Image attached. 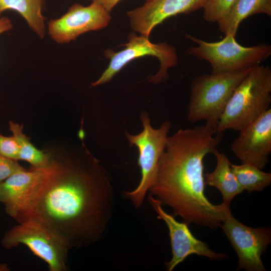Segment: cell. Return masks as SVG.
<instances>
[{
    "mask_svg": "<svg viewBox=\"0 0 271 271\" xmlns=\"http://www.w3.org/2000/svg\"><path fill=\"white\" fill-rule=\"evenodd\" d=\"M111 179L88 152L63 160L51 158L47 173L16 218H31L48 227L70 248L103 237L114 206Z\"/></svg>",
    "mask_w": 271,
    "mask_h": 271,
    "instance_id": "6da1fadb",
    "label": "cell"
},
{
    "mask_svg": "<svg viewBox=\"0 0 271 271\" xmlns=\"http://www.w3.org/2000/svg\"><path fill=\"white\" fill-rule=\"evenodd\" d=\"M217 122L206 121L193 128L180 129L169 136L149 189L162 205L172 208L187 224L215 229L220 226L229 206L211 203L205 195L203 160L220 144Z\"/></svg>",
    "mask_w": 271,
    "mask_h": 271,
    "instance_id": "7a4b0ae2",
    "label": "cell"
},
{
    "mask_svg": "<svg viewBox=\"0 0 271 271\" xmlns=\"http://www.w3.org/2000/svg\"><path fill=\"white\" fill-rule=\"evenodd\" d=\"M271 103V69L256 65L237 86L217 126L218 133L240 131L265 112Z\"/></svg>",
    "mask_w": 271,
    "mask_h": 271,
    "instance_id": "3957f363",
    "label": "cell"
},
{
    "mask_svg": "<svg viewBox=\"0 0 271 271\" xmlns=\"http://www.w3.org/2000/svg\"><path fill=\"white\" fill-rule=\"evenodd\" d=\"M250 69L233 73H211L195 78L191 85L188 121L218 123L234 90Z\"/></svg>",
    "mask_w": 271,
    "mask_h": 271,
    "instance_id": "277c9868",
    "label": "cell"
},
{
    "mask_svg": "<svg viewBox=\"0 0 271 271\" xmlns=\"http://www.w3.org/2000/svg\"><path fill=\"white\" fill-rule=\"evenodd\" d=\"M187 38L197 43L188 54L208 61L212 73L240 72L259 65L271 55V46L262 43L252 47H244L235 40V37L225 35L221 41L208 42L189 35Z\"/></svg>",
    "mask_w": 271,
    "mask_h": 271,
    "instance_id": "5b68a950",
    "label": "cell"
},
{
    "mask_svg": "<svg viewBox=\"0 0 271 271\" xmlns=\"http://www.w3.org/2000/svg\"><path fill=\"white\" fill-rule=\"evenodd\" d=\"M7 231L2 245L10 249L19 245L26 246L32 253L45 261L50 271L68 270V252L65 242L48 227L29 218Z\"/></svg>",
    "mask_w": 271,
    "mask_h": 271,
    "instance_id": "8992f818",
    "label": "cell"
},
{
    "mask_svg": "<svg viewBox=\"0 0 271 271\" xmlns=\"http://www.w3.org/2000/svg\"><path fill=\"white\" fill-rule=\"evenodd\" d=\"M140 118L143 125L140 133L133 135L125 132L130 146L137 147L139 151L138 162L141 171V181L134 190L124 192L125 196L137 208L143 205L146 195L154 182L159 159L171 127L170 122L166 120L159 128H154L146 111L141 113Z\"/></svg>",
    "mask_w": 271,
    "mask_h": 271,
    "instance_id": "52a82bcc",
    "label": "cell"
},
{
    "mask_svg": "<svg viewBox=\"0 0 271 271\" xmlns=\"http://www.w3.org/2000/svg\"><path fill=\"white\" fill-rule=\"evenodd\" d=\"M128 41L121 45L124 48L119 52H115L110 49L104 52L105 57L110 60L109 64L100 77L91 83L92 87L109 82L128 63L145 56L156 57L160 63L158 72L149 78V81L153 83L164 81L168 76V70L177 64L176 50L166 43L154 44L148 37L143 35L138 36L134 33L129 35Z\"/></svg>",
    "mask_w": 271,
    "mask_h": 271,
    "instance_id": "ba28073f",
    "label": "cell"
},
{
    "mask_svg": "<svg viewBox=\"0 0 271 271\" xmlns=\"http://www.w3.org/2000/svg\"><path fill=\"white\" fill-rule=\"evenodd\" d=\"M220 226L237 255V270H265L261 256L271 242L270 228L248 227L236 219L231 211Z\"/></svg>",
    "mask_w": 271,
    "mask_h": 271,
    "instance_id": "9c48e42d",
    "label": "cell"
},
{
    "mask_svg": "<svg viewBox=\"0 0 271 271\" xmlns=\"http://www.w3.org/2000/svg\"><path fill=\"white\" fill-rule=\"evenodd\" d=\"M111 20L109 13L100 5H71L60 17L49 20L48 33L55 42L64 44L75 41L82 34L106 27Z\"/></svg>",
    "mask_w": 271,
    "mask_h": 271,
    "instance_id": "30bf717a",
    "label": "cell"
},
{
    "mask_svg": "<svg viewBox=\"0 0 271 271\" xmlns=\"http://www.w3.org/2000/svg\"><path fill=\"white\" fill-rule=\"evenodd\" d=\"M148 197L151 205L158 214L157 218L163 220L168 228L172 257L170 261L165 263L168 270H173L191 254L201 255L215 260L227 257L224 253L213 251L206 243L196 238L188 224L184 222H178L173 216L167 213L158 199L151 194Z\"/></svg>",
    "mask_w": 271,
    "mask_h": 271,
    "instance_id": "8fae6325",
    "label": "cell"
},
{
    "mask_svg": "<svg viewBox=\"0 0 271 271\" xmlns=\"http://www.w3.org/2000/svg\"><path fill=\"white\" fill-rule=\"evenodd\" d=\"M230 150L242 163L262 170L271 153V108L240 130Z\"/></svg>",
    "mask_w": 271,
    "mask_h": 271,
    "instance_id": "7c38bea8",
    "label": "cell"
},
{
    "mask_svg": "<svg viewBox=\"0 0 271 271\" xmlns=\"http://www.w3.org/2000/svg\"><path fill=\"white\" fill-rule=\"evenodd\" d=\"M208 0H147L127 12L132 29L149 38L154 27L166 19L203 8Z\"/></svg>",
    "mask_w": 271,
    "mask_h": 271,
    "instance_id": "4fadbf2b",
    "label": "cell"
},
{
    "mask_svg": "<svg viewBox=\"0 0 271 271\" xmlns=\"http://www.w3.org/2000/svg\"><path fill=\"white\" fill-rule=\"evenodd\" d=\"M47 171L48 166L30 170L25 169L0 182V203L4 204L9 216L15 220Z\"/></svg>",
    "mask_w": 271,
    "mask_h": 271,
    "instance_id": "5bb4252c",
    "label": "cell"
},
{
    "mask_svg": "<svg viewBox=\"0 0 271 271\" xmlns=\"http://www.w3.org/2000/svg\"><path fill=\"white\" fill-rule=\"evenodd\" d=\"M212 154L216 160L214 170L204 174L205 185L216 188L221 193L223 203L229 206L232 199L244 190L238 183L227 156L216 149Z\"/></svg>",
    "mask_w": 271,
    "mask_h": 271,
    "instance_id": "9a60e30c",
    "label": "cell"
},
{
    "mask_svg": "<svg viewBox=\"0 0 271 271\" xmlns=\"http://www.w3.org/2000/svg\"><path fill=\"white\" fill-rule=\"evenodd\" d=\"M258 14L271 15V0H235L217 23L225 35L235 37L240 24L247 17Z\"/></svg>",
    "mask_w": 271,
    "mask_h": 271,
    "instance_id": "2e32d148",
    "label": "cell"
},
{
    "mask_svg": "<svg viewBox=\"0 0 271 271\" xmlns=\"http://www.w3.org/2000/svg\"><path fill=\"white\" fill-rule=\"evenodd\" d=\"M45 7V0H0V18L5 11H15L38 37L43 39L46 32L45 18L43 15Z\"/></svg>",
    "mask_w": 271,
    "mask_h": 271,
    "instance_id": "e0dca14e",
    "label": "cell"
},
{
    "mask_svg": "<svg viewBox=\"0 0 271 271\" xmlns=\"http://www.w3.org/2000/svg\"><path fill=\"white\" fill-rule=\"evenodd\" d=\"M9 128L18 145V160L28 162L33 168H43L48 166L52 158L51 155L39 150L33 145L24 133L22 124L10 121Z\"/></svg>",
    "mask_w": 271,
    "mask_h": 271,
    "instance_id": "ac0fdd59",
    "label": "cell"
},
{
    "mask_svg": "<svg viewBox=\"0 0 271 271\" xmlns=\"http://www.w3.org/2000/svg\"><path fill=\"white\" fill-rule=\"evenodd\" d=\"M231 168L240 186L248 193L262 191L271 184V173L253 165L231 163Z\"/></svg>",
    "mask_w": 271,
    "mask_h": 271,
    "instance_id": "d6986e66",
    "label": "cell"
},
{
    "mask_svg": "<svg viewBox=\"0 0 271 271\" xmlns=\"http://www.w3.org/2000/svg\"><path fill=\"white\" fill-rule=\"evenodd\" d=\"M235 0H208L203 9L204 19L217 22L227 12Z\"/></svg>",
    "mask_w": 271,
    "mask_h": 271,
    "instance_id": "ffe728a7",
    "label": "cell"
},
{
    "mask_svg": "<svg viewBox=\"0 0 271 271\" xmlns=\"http://www.w3.org/2000/svg\"><path fill=\"white\" fill-rule=\"evenodd\" d=\"M0 154L18 161L19 147L14 136L6 137L0 133Z\"/></svg>",
    "mask_w": 271,
    "mask_h": 271,
    "instance_id": "44dd1931",
    "label": "cell"
},
{
    "mask_svg": "<svg viewBox=\"0 0 271 271\" xmlns=\"http://www.w3.org/2000/svg\"><path fill=\"white\" fill-rule=\"evenodd\" d=\"M25 169L17 161L0 154V182L13 174Z\"/></svg>",
    "mask_w": 271,
    "mask_h": 271,
    "instance_id": "7402d4cb",
    "label": "cell"
},
{
    "mask_svg": "<svg viewBox=\"0 0 271 271\" xmlns=\"http://www.w3.org/2000/svg\"><path fill=\"white\" fill-rule=\"evenodd\" d=\"M13 24L10 18L2 16L0 18V35L13 29Z\"/></svg>",
    "mask_w": 271,
    "mask_h": 271,
    "instance_id": "603a6c76",
    "label": "cell"
},
{
    "mask_svg": "<svg viewBox=\"0 0 271 271\" xmlns=\"http://www.w3.org/2000/svg\"><path fill=\"white\" fill-rule=\"evenodd\" d=\"M92 3H96L102 7L108 12L110 13L113 8L121 0H88Z\"/></svg>",
    "mask_w": 271,
    "mask_h": 271,
    "instance_id": "cb8c5ba5",
    "label": "cell"
},
{
    "mask_svg": "<svg viewBox=\"0 0 271 271\" xmlns=\"http://www.w3.org/2000/svg\"><path fill=\"white\" fill-rule=\"evenodd\" d=\"M0 269L1 270H6L8 268L6 264H0Z\"/></svg>",
    "mask_w": 271,
    "mask_h": 271,
    "instance_id": "d4e9b609",
    "label": "cell"
}]
</instances>
